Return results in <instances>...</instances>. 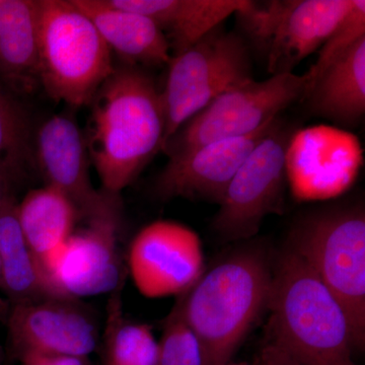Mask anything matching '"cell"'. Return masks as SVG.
<instances>
[{"label": "cell", "instance_id": "1", "mask_svg": "<svg viewBox=\"0 0 365 365\" xmlns=\"http://www.w3.org/2000/svg\"><path fill=\"white\" fill-rule=\"evenodd\" d=\"M91 102L88 157L103 191L120 195L163 150L162 91L145 71L129 64L114 69Z\"/></svg>", "mask_w": 365, "mask_h": 365}, {"label": "cell", "instance_id": "2", "mask_svg": "<svg viewBox=\"0 0 365 365\" xmlns=\"http://www.w3.org/2000/svg\"><path fill=\"white\" fill-rule=\"evenodd\" d=\"M273 266L258 245L237 250L204 272L178 304L202 344L206 365L230 361L269 306Z\"/></svg>", "mask_w": 365, "mask_h": 365}, {"label": "cell", "instance_id": "3", "mask_svg": "<svg viewBox=\"0 0 365 365\" xmlns=\"http://www.w3.org/2000/svg\"><path fill=\"white\" fill-rule=\"evenodd\" d=\"M268 309L274 342L302 365H355L344 307L313 269L287 249L273 266Z\"/></svg>", "mask_w": 365, "mask_h": 365}, {"label": "cell", "instance_id": "4", "mask_svg": "<svg viewBox=\"0 0 365 365\" xmlns=\"http://www.w3.org/2000/svg\"><path fill=\"white\" fill-rule=\"evenodd\" d=\"M288 248L337 297L349 319L354 349L365 340V213L360 204L314 209L292 227Z\"/></svg>", "mask_w": 365, "mask_h": 365}, {"label": "cell", "instance_id": "5", "mask_svg": "<svg viewBox=\"0 0 365 365\" xmlns=\"http://www.w3.org/2000/svg\"><path fill=\"white\" fill-rule=\"evenodd\" d=\"M114 69L109 46L71 0H40L38 74L54 100L90 104Z\"/></svg>", "mask_w": 365, "mask_h": 365}, {"label": "cell", "instance_id": "6", "mask_svg": "<svg viewBox=\"0 0 365 365\" xmlns=\"http://www.w3.org/2000/svg\"><path fill=\"white\" fill-rule=\"evenodd\" d=\"M165 90V143L225 91L253 79L251 46L222 25L172 57Z\"/></svg>", "mask_w": 365, "mask_h": 365}, {"label": "cell", "instance_id": "7", "mask_svg": "<svg viewBox=\"0 0 365 365\" xmlns=\"http://www.w3.org/2000/svg\"><path fill=\"white\" fill-rule=\"evenodd\" d=\"M307 86L304 74L294 72L235 86L182 125L163 150L173 158L213 141L250 135L302 100Z\"/></svg>", "mask_w": 365, "mask_h": 365}, {"label": "cell", "instance_id": "8", "mask_svg": "<svg viewBox=\"0 0 365 365\" xmlns=\"http://www.w3.org/2000/svg\"><path fill=\"white\" fill-rule=\"evenodd\" d=\"M354 0L248 1L235 16L255 47L265 55L271 76L294 72L318 51Z\"/></svg>", "mask_w": 365, "mask_h": 365}, {"label": "cell", "instance_id": "9", "mask_svg": "<svg viewBox=\"0 0 365 365\" xmlns=\"http://www.w3.org/2000/svg\"><path fill=\"white\" fill-rule=\"evenodd\" d=\"M292 136V127L278 117L237 170L212 222L223 239H252L266 216L280 212Z\"/></svg>", "mask_w": 365, "mask_h": 365}, {"label": "cell", "instance_id": "10", "mask_svg": "<svg viewBox=\"0 0 365 365\" xmlns=\"http://www.w3.org/2000/svg\"><path fill=\"white\" fill-rule=\"evenodd\" d=\"M121 225L122 207L91 218L46 262V273L63 299L79 300L123 287Z\"/></svg>", "mask_w": 365, "mask_h": 365}, {"label": "cell", "instance_id": "11", "mask_svg": "<svg viewBox=\"0 0 365 365\" xmlns=\"http://www.w3.org/2000/svg\"><path fill=\"white\" fill-rule=\"evenodd\" d=\"M127 262L132 281L143 297L182 295L204 273L202 242L187 225L157 220L137 232Z\"/></svg>", "mask_w": 365, "mask_h": 365}, {"label": "cell", "instance_id": "12", "mask_svg": "<svg viewBox=\"0 0 365 365\" xmlns=\"http://www.w3.org/2000/svg\"><path fill=\"white\" fill-rule=\"evenodd\" d=\"M9 336L16 356L54 354L88 357L98 347L95 317L76 299L14 304Z\"/></svg>", "mask_w": 365, "mask_h": 365}, {"label": "cell", "instance_id": "13", "mask_svg": "<svg viewBox=\"0 0 365 365\" xmlns=\"http://www.w3.org/2000/svg\"><path fill=\"white\" fill-rule=\"evenodd\" d=\"M38 163L46 186L64 194L85 220L121 208L120 195L97 190L90 176V157L78 125L66 116L50 118L41 127Z\"/></svg>", "mask_w": 365, "mask_h": 365}, {"label": "cell", "instance_id": "14", "mask_svg": "<svg viewBox=\"0 0 365 365\" xmlns=\"http://www.w3.org/2000/svg\"><path fill=\"white\" fill-rule=\"evenodd\" d=\"M277 118L250 135L213 141L169 158L155 182V192L163 199L182 197L220 205L235 175Z\"/></svg>", "mask_w": 365, "mask_h": 365}, {"label": "cell", "instance_id": "15", "mask_svg": "<svg viewBox=\"0 0 365 365\" xmlns=\"http://www.w3.org/2000/svg\"><path fill=\"white\" fill-rule=\"evenodd\" d=\"M249 0H109L112 6L143 14L162 31L172 57L186 51L241 11Z\"/></svg>", "mask_w": 365, "mask_h": 365}, {"label": "cell", "instance_id": "16", "mask_svg": "<svg viewBox=\"0 0 365 365\" xmlns=\"http://www.w3.org/2000/svg\"><path fill=\"white\" fill-rule=\"evenodd\" d=\"M86 14L110 49L137 64L160 66L172 60L162 31L143 14L112 6L109 0H71Z\"/></svg>", "mask_w": 365, "mask_h": 365}, {"label": "cell", "instance_id": "17", "mask_svg": "<svg viewBox=\"0 0 365 365\" xmlns=\"http://www.w3.org/2000/svg\"><path fill=\"white\" fill-rule=\"evenodd\" d=\"M304 98L317 116L347 128L359 126L365 114V38L309 85Z\"/></svg>", "mask_w": 365, "mask_h": 365}, {"label": "cell", "instance_id": "18", "mask_svg": "<svg viewBox=\"0 0 365 365\" xmlns=\"http://www.w3.org/2000/svg\"><path fill=\"white\" fill-rule=\"evenodd\" d=\"M1 289L14 304L63 299L53 287L42 263L26 242L13 201L0 211Z\"/></svg>", "mask_w": 365, "mask_h": 365}, {"label": "cell", "instance_id": "19", "mask_svg": "<svg viewBox=\"0 0 365 365\" xmlns=\"http://www.w3.org/2000/svg\"><path fill=\"white\" fill-rule=\"evenodd\" d=\"M16 215L26 241L43 267L71 237L79 220L71 201L50 186L26 194L16 205Z\"/></svg>", "mask_w": 365, "mask_h": 365}, {"label": "cell", "instance_id": "20", "mask_svg": "<svg viewBox=\"0 0 365 365\" xmlns=\"http://www.w3.org/2000/svg\"><path fill=\"white\" fill-rule=\"evenodd\" d=\"M40 0H0V64L11 76L38 73Z\"/></svg>", "mask_w": 365, "mask_h": 365}, {"label": "cell", "instance_id": "21", "mask_svg": "<svg viewBox=\"0 0 365 365\" xmlns=\"http://www.w3.org/2000/svg\"><path fill=\"white\" fill-rule=\"evenodd\" d=\"M119 289L108 304L104 346L105 365H157L158 341L146 324L125 318Z\"/></svg>", "mask_w": 365, "mask_h": 365}, {"label": "cell", "instance_id": "22", "mask_svg": "<svg viewBox=\"0 0 365 365\" xmlns=\"http://www.w3.org/2000/svg\"><path fill=\"white\" fill-rule=\"evenodd\" d=\"M157 365H206L202 344L185 321L178 302L158 341Z\"/></svg>", "mask_w": 365, "mask_h": 365}, {"label": "cell", "instance_id": "23", "mask_svg": "<svg viewBox=\"0 0 365 365\" xmlns=\"http://www.w3.org/2000/svg\"><path fill=\"white\" fill-rule=\"evenodd\" d=\"M364 38H365V1L354 0L351 11L340 21L337 28L322 45L316 62L311 66L309 71L304 73L307 81V88L331 64L337 61Z\"/></svg>", "mask_w": 365, "mask_h": 365}, {"label": "cell", "instance_id": "24", "mask_svg": "<svg viewBox=\"0 0 365 365\" xmlns=\"http://www.w3.org/2000/svg\"><path fill=\"white\" fill-rule=\"evenodd\" d=\"M29 145L30 130L25 113L0 91V170L19 169L28 158Z\"/></svg>", "mask_w": 365, "mask_h": 365}, {"label": "cell", "instance_id": "25", "mask_svg": "<svg viewBox=\"0 0 365 365\" xmlns=\"http://www.w3.org/2000/svg\"><path fill=\"white\" fill-rule=\"evenodd\" d=\"M21 365H90L88 357L34 354L21 359Z\"/></svg>", "mask_w": 365, "mask_h": 365}, {"label": "cell", "instance_id": "26", "mask_svg": "<svg viewBox=\"0 0 365 365\" xmlns=\"http://www.w3.org/2000/svg\"><path fill=\"white\" fill-rule=\"evenodd\" d=\"M258 365H302L299 360L295 359L284 348L277 343L272 342L266 345L262 351Z\"/></svg>", "mask_w": 365, "mask_h": 365}, {"label": "cell", "instance_id": "27", "mask_svg": "<svg viewBox=\"0 0 365 365\" xmlns=\"http://www.w3.org/2000/svg\"><path fill=\"white\" fill-rule=\"evenodd\" d=\"M11 199L7 198L6 191H4V182H2V175L0 174V211L4 208Z\"/></svg>", "mask_w": 365, "mask_h": 365}, {"label": "cell", "instance_id": "28", "mask_svg": "<svg viewBox=\"0 0 365 365\" xmlns=\"http://www.w3.org/2000/svg\"><path fill=\"white\" fill-rule=\"evenodd\" d=\"M222 365H251L249 364H247V362H240V364H235V362L228 361L227 364H222ZM258 365V364H256Z\"/></svg>", "mask_w": 365, "mask_h": 365}, {"label": "cell", "instance_id": "29", "mask_svg": "<svg viewBox=\"0 0 365 365\" xmlns=\"http://www.w3.org/2000/svg\"><path fill=\"white\" fill-rule=\"evenodd\" d=\"M2 359H4V354H2L1 346H0V365H2Z\"/></svg>", "mask_w": 365, "mask_h": 365}, {"label": "cell", "instance_id": "30", "mask_svg": "<svg viewBox=\"0 0 365 365\" xmlns=\"http://www.w3.org/2000/svg\"><path fill=\"white\" fill-rule=\"evenodd\" d=\"M0 288H1V273H0Z\"/></svg>", "mask_w": 365, "mask_h": 365}]
</instances>
